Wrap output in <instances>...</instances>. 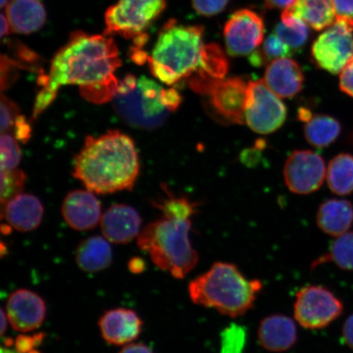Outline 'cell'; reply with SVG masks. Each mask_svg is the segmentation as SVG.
<instances>
[{
    "label": "cell",
    "mask_w": 353,
    "mask_h": 353,
    "mask_svg": "<svg viewBox=\"0 0 353 353\" xmlns=\"http://www.w3.org/2000/svg\"><path fill=\"white\" fill-rule=\"evenodd\" d=\"M21 161V151L15 136L3 132L0 139V167L1 170H16Z\"/></svg>",
    "instance_id": "4dcf8cb0"
},
{
    "label": "cell",
    "mask_w": 353,
    "mask_h": 353,
    "mask_svg": "<svg viewBox=\"0 0 353 353\" xmlns=\"http://www.w3.org/2000/svg\"><path fill=\"white\" fill-rule=\"evenodd\" d=\"M140 165L134 143L120 131L87 137L74 159V176L88 191L109 194L134 188Z\"/></svg>",
    "instance_id": "3957f363"
},
{
    "label": "cell",
    "mask_w": 353,
    "mask_h": 353,
    "mask_svg": "<svg viewBox=\"0 0 353 353\" xmlns=\"http://www.w3.org/2000/svg\"><path fill=\"white\" fill-rule=\"evenodd\" d=\"M6 312L12 327L26 333L38 329L43 324L46 316V306L43 299L37 293L20 289L8 298Z\"/></svg>",
    "instance_id": "5bb4252c"
},
{
    "label": "cell",
    "mask_w": 353,
    "mask_h": 353,
    "mask_svg": "<svg viewBox=\"0 0 353 353\" xmlns=\"http://www.w3.org/2000/svg\"><path fill=\"white\" fill-rule=\"evenodd\" d=\"M203 94L208 96L216 117L231 123L245 122L249 83L238 77L219 79L211 82Z\"/></svg>",
    "instance_id": "8fae6325"
},
{
    "label": "cell",
    "mask_w": 353,
    "mask_h": 353,
    "mask_svg": "<svg viewBox=\"0 0 353 353\" xmlns=\"http://www.w3.org/2000/svg\"><path fill=\"white\" fill-rule=\"evenodd\" d=\"M6 17L13 32L30 34L43 28L47 13L39 0H10L6 6Z\"/></svg>",
    "instance_id": "44dd1931"
},
{
    "label": "cell",
    "mask_w": 353,
    "mask_h": 353,
    "mask_svg": "<svg viewBox=\"0 0 353 353\" xmlns=\"http://www.w3.org/2000/svg\"><path fill=\"white\" fill-rule=\"evenodd\" d=\"M11 30V26L10 24V21H8L7 17L3 14L1 15V37H6L10 34Z\"/></svg>",
    "instance_id": "f6af8a7d"
},
{
    "label": "cell",
    "mask_w": 353,
    "mask_h": 353,
    "mask_svg": "<svg viewBox=\"0 0 353 353\" xmlns=\"http://www.w3.org/2000/svg\"><path fill=\"white\" fill-rule=\"evenodd\" d=\"M19 116V110L12 101L2 95L1 99V132H10L14 127L15 121Z\"/></svg>",
    "instance_id": "e575fe53"
},
{
    "label": "cell",
    "mask_w": 353,
    "mask_h": 353,
    "mask_svg": "<svg viewBox=\"0 0 353 353\" xmlns=\"http://www.w3.org/2000/svg\"><path fill=\"white\" fill-rule=\"evenodd\" d=\"M8 2H10V0H0V6L3 8L7 6Z\"/></svg>",
    "instance_id": "c3c4849f"
},
{
    "label": "cell",
    "mask_w": 353,
    "mask_h": 353,
    "mask_svg": "<svg viewBox=\"0 0 353 353\" xmlns=\"http://www.w3.org/2000/svg\"><path fill=\"white\" fill-rule=\"evenodd\" d=\"M2 353H20V352H17V350H16V352H14V351H12L10 350H6V348L2 347Z\"/></svg>",
    "instance_id": "681fc988"
},
{
    "label": "cell",
    "mask_w": 353,
    "mask_h": 353,
    "mask_svg": "<svg viewBox=\"0 0 353 353\" xmlns=\"http://www.w3.org/2000/svg\"><path fill=\"white\" fill-rule=\"evenodd\" d=\"M29 353H41L37 350H32V351H30Z\"/></svg>",
    "instance_id": "f907efd6"
},
{
    "label": "cell",
    "mask_w": 353,
    "mask_h": 353,
    "mask_svg": "<svg viewBox=\"0 0 353 353\" xmlns=\"http://www.w3.org/2000/svg\"><path fill=\"white\" fill-rule=\"evenodd\" d=\"M192 220L163 217L149 223L138 236V245L158 268L183 279L196 268L199 254L190 240Z\"/></svg>",
    "instance_id": "5b68a950"
},
{
    "label": "cell",
    "mask_w": 353,
    "mask_h": 353,
    "mask_svg": "<svg viewBox=\"0 0 353 353\" xmlns=\"http://www.w3.org/2000/svg\"><path fill=\"white\" fill-rule=\"evenodd\" d=\"M262 289L261 281L248 279L236 265L217 262L190 282L188 294L196 305L237 319L254 307Z\"/></svg>",
    "instance_id": "277c9868"
},
{
    "label": "cell",
    "mask_w": 353,
    "mask_h": 353,
    "mask_svg": "<svg viewBox=\"0 0 353 353\" xmlns=\"http://www.w3.org/2000/svg\"><path fill=\"white\" fill-rule=\"evenodd\" d=\"M2 219L16 230L26 232L37 229L42 222L43 206L37 196L21 193L3 205Z\"/></svg>",
    "instance_id": "ffe728a7"
},
{
    "label": "cell",
    "mask_w": 353,
    "mask_h": 353,
    "mask_svg": "<svg viewBox=\"0 0 353 353\" xmlns=\"http://www.w3.org/2000/svg\"><path fill=\"white\" fill-rule=\"evenodd\" d=\"M339 88L343 92L353 98V61L342 70L341 79H339Z\"/></svg>",
    "instance_id": "8d00e7d4"
},
{
    "label": "cell",
    "mask_w": 353,
    "mask_h": 353,
    "mask_svg": "<svg viewBox=\"0 0 353 353\" xmlns=\"http://www.w3.org/2000/svg\"><path fill=\"white\" fill-rule=\"evenodd\" d=\"M167 0H118L105 13V34L127 39L143 34L166 7Z\"/></svg>",
    "instance_id": "52a82bcc"
},
{
    "label": "cell",
    "mask_w": 353,
    "mask_h": 353,
    "mask_svg": "<svg viewBox=\"0 0 353 353\" xmlns=\"http://www.w3.org/2000/svg\"><path fill=\"white\" fill-rule=\"evenodd\" d=\"M14 135L17 140L21 141L22 143H26L32 136V128L26 121V119L23 116L19 114L17 117L14 123Z\"/></svg>",
    "instance_id": "74e56055"
},
{
    "label": "cell",
    "mask_w": 353,
    "mask_h": 353,
    "mask_svg": "<svg viewBox=\"0 0 353 353\" xmlns=\"http://www.w3.org/2000/svg\"><path fill=\"white\" fill-rule=\"evenodd\" d=\"M342 334L344 342L353 350V313L344 322Z\"/></svg>",
    "instance_id": "60d3db41"
},
{
    "label": "cell",
    "mask_w": 353,
    "mask_h": 353,
    "mask_svg": "<svg viewBox=\"0 0 353 353\" xmlns=\"http://www.w3.org/2000/svg\"><path fill=\"white\" fill-rule=\"evenodd\" d=\"M10 225H2V232L4 234H10L12 231Z\"/></svg>",
    "instance_id": "7dc6e473"
},
{
    "label": "cell",
    "mask_w": 353,
    "mask_h": 353,
    "mask_svg": "<svg viewBox=\"0 0 353 353\" xmlns=\"http://www.w3.org/2000/svg\"><path fill=\"white\" fill-rule=\"evenodd\" d=\"M285 10L316 30L330 28L336 21L334 0H297Z\"/></svg>",
    "instance_id": "cb8c5ba5"
},
{
    "label": "cell",
    "mask_w": 353,
    "mask_h": 353,
    "mask_svg": "<svg viewBox=\"0 0 353 353\" xmlns=\"http://www.w3.org/2000/svg\"><path fill=\"white\" fill-rule=\"evenodd\" d=\"M61 214L65 223L77 231L91 230L103 217L99 199L88 190L70 192L63 201Z\"/></svg>",
    "instance_id": "9a60e30c"
},
{
    "label": "cell",
    "mask_w": 353,
    "mask_h": 353,
    "mask_svg": "<svg viewBox=\"0 0 353 353\" xmlns=\"http://www.w3.org/2000/svg\"><path fill=\"white\" fill-rule=\"evenodd\" d=\"M327 183L331 192L339 196H346L353 192V157L339 154L330 162Z\"/></svg>",
    "instance_id": "484cf974"
},
{
    "label": "cell",
    "mask_w": 353,
    "mask_h": 353,
    "mask_svg": "<svg viewBox=\"0 0 353 353\" xmlns=\"http://www.w3.org/2000/svg\"><path fill=\"white\" fill-rule=\"evenodd\" d=\"M26 175L19 170H1V199L2 205L12 198L19 195L23 189Z\"/></svg>",
    "instance_id": "1f68e13d"
},
{
    "label": "cell",
    "mask_w": 353,
    "mask_h": 353,
    "mask_svg": "<svg viewBox=\"0 0 353 353\" xmlns=\"http://www.w3.org/2000/svg\"><path fill=\"white\" fill-rule=\"evenodd\" d=\"M296 1L297 0H264V3L269 10H286Z\"/></svg>",
    "instance_id": "b9f144b4"
},
{
    "label": "cell",
    "mask_w": 353,
    "mask_h": 353,
    "mask_svg": "<svg viewBox=\"0 0 353 353\" xmlns=\"http://www.w3.org/2000/svg\"><path fill=\"white\" fill-rule=\"evenodd\" d=\"M101 336L112 345L123 346L138 339L143 321L130 309H112L105 313L99 322Z\"/></svg>",
    "instance_id": "e0dca14e"
},
{
    "label": "cell",
    "mask_w": 353,
    "mask_h": 353,
    "mask_svg": "<svg viewBox=\"0 0 353 353\" xmlns=\"http://www.w3.org/2000/svg\"><path fill=\"white\" fill-rule=\"evenodd\" d=\"M341 125L336 119L327 114H314L305 123L304 135L316 148H326L338 139Z\"/></svg>",
    "instance_id": "d4e9b609"
},
{
    "label": "cell",
    "mask_w": 353,
    "mask_h": 353,
    "mask_svg": "<svg viewBox=\"0 0 353 353\" xmlns=\"http://www.w3.org/2000/svg\"><path fill=\"white\" fill-rule=\"evenodd\" d=\"M245 343V330L241 326H231L222 334L220 353H243Z\"/></svg>",
    "instance_id": "d6a6232c"
},
{
    "label": "cell",
    "mask_w": 353,
    "mask_h": 353,
    "mask_svg": "<svg viewBox=\"0 0 353 353\" xmlns=\"http://www.w3.org/2000/svg\"><path fill=\"white\" fill-rule=\"evenodd\" d=\"M145 267L147 266H145L144 260L140 257L132 258L129 263H128V268H129L130 271L132 274L135 275L143 273L145 271Z\"/></svg>",
    "instance_id": "7bdbcfd3"
},
{
    "label": "cell",
    "mask_w": 353,
    "mask_h": 353,
    "mask_svg": "<svg viewBox=\"0 0 353 353\" xmlns=\"http://www.w3.org/2000/svg\"><path fill=\"white\" fill-rule=\"evenodd\" d=\"M8 316L6 313H4L3 310L1 311V335H3L6 333V327H7V322H8Z\"/></svg>",
    "instance_id": "bcb514c9"
},
{
    "label": "cell",
    "mask_w": 353,
    "mask_h": 353,
    "mask_svg": "<svg viewBox=\"0 0 353 353\" xmlns=\"http://www.w3.org/2000/svg\"><path fill=\"white\" fill-rule=\"evenodd\" d=\"M332 262L343 270L353 271V232L336 237L329 252L312 263V268Z\"/></svg>",
    "instance_id": "4316f807"
},
{
    "label": "cell",
    "mask_w": 353,
    "mask_h": 353,
    "mask_svg": "<svg viewBox=\"0 0 353 353\" xmlns=\"http://www.w3.org/2000/svg\"><path fill=\"white\" fill-rule=\"evenodd\" d=\"M325 164L320 154L312 151H295L284 167V179L291 192L307 195L319 190L325 176Z\"/></svg>",
    "instance_id": "4fadbf2b"
},
{
    "label": "cell",
    "mask_w": 353,
    "mask_h": 353,
    "mask_svg": "<svg viewBox=\"0 0 353 353\" xmlns=\"http://www.w3.org/2000/svg\"><path fill=\"white\" fill-rule=\"evenodd\" d=\"M120 353H153V352L143 343H132L126 344Z\"/></svg>",
    "instance_id": "ee69618b"
},
{
    "label": "cell",
    "mask_w": 353,
    "mask_h": 353,
    "mask_svg": "<svg viewBox=\"0 0 353 353\" xmlns=\"http://www.w3.org/2000/svg\"><path fill=\"white\" fill-rule=\"evenodd\" d=\"M263 81L278 97L290 99L302 90L304 76L296 61L283 57L268 65Z\"/></svg>",
    "instance_id": "d6986e66"
},
{
    "label": "cell",
    "mask_w": 353,
    "mask_h": 353,
    "mask_svg": "<svg viewBox=\"0 0 353 353\" xmlns=\"http://www.w3.org/2000/svg\"><path fill=\"white\" fill-rule=\"evenodd\" d=\"M317 226L327 235H343L353 224V206L350 201L331 199L321 205L316 214Z\"/></svg>",
    "instance_id": "7402d4cb"
},
{
    "label": "cell",
    "mask_w": 353,
    "mask_h": 353,
    "mask_svg": "<svg viewBox=\"0 0 353 353\" xmlns=\"http://www.w3.org/2000/svg\"><path fill=\"white\" fill-rule=\"evenodd\" d=\"M163 99H164L165 105L170 112H176L182 103V96L175 88H165Z\"/></svg>",
    "instance_id": "f35d334b"
},
{
    "label": "cell",
    "mask_w": 353,
    "mask_h": 353,
    "mask_svg": "<svg viewBox=\"0 0 353 353\" xmlns=\"http://www.w3.org/2000/svg\"><path fill=\"white\" fill-rule=\"evenodd\" d=\"M295 320L275 314L265 317L260 322L258 339L267 351L283 352L291 350L298 341V329Z\"/></svg>",
    "instance_id": "ac0fdd59"
},
{
    "label": "cell",
    "mask_w": 353,
    "mask_h": 353,
    "mask_svg": "<svg viewBox=\"0 0 353 353\" xmlns=\"http://www.w3.org/2000/svg\"><path fill=\"white\" fill-rule=\"evenodd\" d=\"M343 311L341 299L323 286L303 287L295 297L294 320L304 329L325 328L339 319Z\"/></svg>",
    "instance_id": "9c48e42d"
},
{
    "label": "cell",
    "mask_w": 353,
    "mask_h": 353,
    "mask_svg": "<svg viewBox=\"0 0 353 353\" xmlns=\"http://www.w3.org/2000/svg\"><path fill=\"white\" fill-rule=\"evenodd\" d=\"M100 223L105 239L113 244L123 245L139 236L142 220L134 208L120 204L110 207Z\"/></svg>",
    "instance_id": "2e32d148"
},
{
    "label": "cell",
    "mask_w": 353,
    "mask_h": 353,
    "mask_svg": "<svg viewBox=\"0 0 353 353\" xmlns=\"http://www.w3.org/2000/svg\"><path fill=\"white\" fill-rule=\"evenodd\" d=\"M43 334H35L34 336L21 334L16 339V350L20 353H29L43 342Z\"/></svg>",
    "instance_id": "d590c367"
},
{
    "label": "cell",
    "mask_w": 353,
    "mask_h": 353,
    "mask_svg": "<svg viewBox=\"0 0 353 353\" xmlns=\"http://www.w3.org/2000/svg\"><path fill=\"white\" fill-rule=\"evenodd\" d=\"M112 250L104 237L91 236L77 247L76 262L79 268L87 272H98L110 267L112 262Z\"/></svg>",
    "instance_id": "603a6c76"
},
{
    "label": "cell",
    "mask_w": 353,
    "mask_h": 353,
    "mask_svg": "<svg viewBox=\"0 0 353 353\" xmlns=\"http://www.w3.org/2000/svg\"><path fill=\"white\" fill-rule=\"evenodd\" d=\"M145 63L154 77L166 85L188 81L201 92L215 79L226 76L228 61L218 44L204 42V28L170 20L159 33Z\"/></svg>",
    "instance_id": "7a4b0ae2"
},
{
    "label": "cell",
    "mask_w": 353,
    "mask_h": 353,
    "mask_svg": "<svg viewBox=\"0 0 353 353\" xmlns=\"http://www.w3.org/2000/svg\"><path fill=\"white\" fill-rule=\"evenodd\" d=\"M230 0H192L194 10L201 16L212 17L225 10Z\"/></svg>",
    "instance_id": "836d02e7"
},
{
    "label": "cell",
    "mask_w": 353,
    "mask_h": 353,
    "mask_svg": "<svg viewBox=\"0 0 353 353\" xmlns=\"http://www.w3.org/2000/svg\"><path fill=\"white\" fill-rule=\"evenodd\" d=\"M121 65L117 43L107 34L76 32L57 52L50 72L39 78L41 90L35 100L34 118L51 105L61 87L77 85L94 103L112 100L119 83L114 72Z\"/></svg>",
    "instance_id": "6da1fadb"
},
{
    "label": "cell",
    "mask_w": 353,
    "mask_h": 353,
    "mask_svg": "<svg viewBox=\"0 0 353 353\" xmlns=\"http://www.w3.org/2000/svg\"><path fill=\"white\" fill-rule=\"evenodd\" d=\"M286 117L285 104L264 81L249 82L245 122L250 130L259 134H272L284 125Z\"/></svg>",
    "instance_id": "30bf717a"
},
{
    "label": "cell",
    "mask_w": 353,
    "mask_h": 353,
    "mask_svg": "<svg viewBox=\"0 0 353 353\" xmlns=\"http://www.w3.org/2000/svg\"><path fill=\"white\" fill-rule=\"evenodd\" d=\"M265 26L258 12L243 8L233 13L223 29L228 54L241 57L252 54L263 43Z\"/></svg>",
    "instance_id": "7c38bea8"
},
{
    "label": "cell",
    "mask_w": 353,
    "mask_h": 353,
    "mask_svg": "<svg viewBox=\"0 0 353 353\" xmlns=\"http://www.w3.org/2000/svg\"><path fill=\"white\" fill-rule=\"evenodd\" d=\"M275 34L291 48L304 46L309 37L308 26L299 17L284 10L281 14V22L277 24Z\"/></svg>",
    "instance_id": "83f0119b"
},
{
    "label": "cell",
    "mask_w": 353,
    "mask_h": 353,
    "mask_svg": "<svg viewBox=\"0 0 353 353\" xmlns=\"http://www.w3.org/2000/svg\"><path fill=\"white\" fill-rule=\"evenodd\" d=\"M162 212L163 217L192 220L197 209V203L188 200L186 197L170 196L166 200L156 205Z\"/></svg>",
    "instance_id": "f546056e"
},
{
    "label": "cell",
    "mask_w": 353,
    "mask_h": 353,
    "mask_svg": "<svg viewBox=\"0 0 353 353\" xmlns=\"http://www.w3.org/2000/svg\"><path fill=\"white\" fill-rule=\"evenodd\" d=\"M352 32L353 19L336 17L312 44V57L316 65L331 74L341 73L353 61Z\"/></svg>",
    "instance_id": "ba28073f"
},
{
    "label": "cell",
    "mask_w": 353,
    "mask_h": 353,
    "mask_svg": "<svg viewBox=\"0 0 353 353\" xmlns=\"http://www.w3.org/2000/svg\"><path fill=\"white\" fill-rule=\"evenodd\" d=\"M164 91L151 79L127 74L119 83L113 107L127 125L143 130H156L164 125L170 113L163 99Z\"/></svg>",
    "instance_id": "8992f818"
},
{
    "label": "cell",
    "mask_w": 353,
    "mask_h": 353,
    "mask_svg": "<svg viewBox=\"0 0 353 353\" xmlns=\"http://www.w3.org/2000/svg\"><path fill=\"white\" fill-rule=\"evenodd\" d=\"M336 17L353 19V0H334Z\"/></svg>",
    "instance_id": "ab89813d"
},
{
    "label": "cell",
    "mask_w": 353,
    "mask_h": 353,
    "mask_svg": "<svg viewBox=\"0 0 353 353\" xmlns=\"http://www.w3.org/2000/svg\"><path fill=\"white\" fill-rule=\"evenodd\" d=\"M292 54V48L274 34L264 39L261 48L250 56V63L254 66H263L278 59Z\"/></svg>",
    "instance_id": "f1b7e54d"
}]
</instances>
